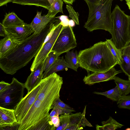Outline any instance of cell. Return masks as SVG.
I'll list each match as a JSON object with an SVG mask.
<instances>
[{"mask_svg": "<svg viewBox=\"0 0 130 130\" xmlns=\"http://www.w3.org/2000/svg\"><path fill=\"white\" fill-rule=\"evenodd\" d=\"M123 0H120V1H122Z\"/></svg>", "mask_w": 130, "mask_h": 130, "instance_id": "obj_45", "label": "cell"}, {"mask_svg": "<svg viewBox=\"0 0 130 130\" xmlns=\"http://www.w3.org/2000/svg\"><path fill=\"white\" fill-rule=\"evenodd\" d=\"M78 58L79 67L88 72H105L118 64L106 41H100L80 51Z\"/></svg>", "mask_w": 130, "mask_h": 130, "instance_id": "obj_2", "label": "cell"}, {"mask_svg": "<svg viewBox=\"0 0 130 130\" xmlns=\"http://www.w3.org/2000/svg\"><path fill=\"white\" fill-rule=\"evenodd\" d=\"M55 18L59 19L61 21V24L64 26H69V20L68 17L65 15H61L55 17Z\"/></svg>", "mask_w": 130, "mask_h": 130, "instance_id": "obj_34", "label": "cell"}, {"mask_svg": "<svg viewBox=\"0 0 130 130\" xmlns=\"http://www.w3.org/2000/svg\"><path fill=\"white\" fill-rule=\"evenodd\" d=\"M121 52L128 55L130 57V43L122 50ZM128 79L130 81V76L128 77Z\"/></svg>", "mask_w": 130, "mask_h": 130, "instance_id": "obj_36", "label": "cell"}, {"mask_svg": "<svg viewBox=\"0 0 130 130\" xmlns=\"http://www.w3.org/2000/svg\"><path fill=\"white\" fill-rule=\"evenodd\" d=\"M24 84L13 77L11 83L0 91V106L14 109L23 98Z\"/></svg>", "mask_w": 130, "mask_h": 130, "instance_id": "obj_6", "label": "cell"}, {"mask_svg": "<svg viewBox=\"0 0 130 130\" xmlns=\"http://www.w3.org/2000/svg\"><path fill=\"white\" fill-rule=\"evenodd\" d=\"M113 67L108 70L103 72L93 73L85 76L83 80L85 84L89 85L100 82L113 80L116 75L121 73Z\"/></svg>", "mask_w": 130, "mask_h": 130, "instance_id": "obj_13", "label": "cell"}, {"mask_svg": "<svg viewBox=\"0 0 130 130\" xmlns=\"http://www.w3.org/2000/svg\"><path fill=\"white\" fill-rule=\"evenodd\" d=\"M5 27L1 23H0V36L5 37L6 36Z\"/></svg>", "mask_w": 130, "mask_h": 130, "instance_id": "obj_37", "label": "cell"}, {"mask_svg": "<svg viewBox=\"0 0 130 130\" xmlns=\"http://www.w3.org/2000/svg\"><path fill=\"white\" fill-rule=\"evenodd\" d=\"M40 84L41 89L37 99L51 109L55 101L60 98L63 78L54 73L43 78Z\"/></svg>", "mask_w": 130, "mask_h": 130, "instance_id": "obj_5", "label": "cell"}, {"mask_svg": "<svg viewBox=\"0 0 130 130\" xmlns=\"http://www.w3.org/2000/svg\"><path fill=\"white\" fill-rule=\"evenodd\" d=\"M50 3L51 5L53 3L54 0H48Z\"/></svg>", "mask_w": 130, "mask_h": 130, "instance_id": "obj_43", "label": "cell"}, {"mask_svg": "<svg viewBox=\"0 0 130 130\" xmlns=\"http://www.w3.org/2000/svg\"><path fill=\"white\" fill-rule=\"evenodd\" d=\"M40 89L39 83L29 92L27 93L15 108V115L19 124L37 99Z\"/></svg>", "mask_w": 130, "mask_h": 130, "instance_id": "obj_11", "label": "cell"}, {"mask_svg": "<svg viewBox=\"0 0 130 130\" xmlns=\"http://www.w3.org/2000/svg\"><path fill=\"white\" fill-rule=\"evenodd\" d=\"M6 36L13 40L22 42L34 32L30 24L5 27Z\"/></svg>", "mask_w": 130, "mask_h": 130, "instance_id": "obj_12", "label": "cell"}, {"mask_svg": "<svg viewBox=\"0 0 130 130\" xmlns=\"http://www.w3.org/2000/svg\"><path fill=\"white\" fill-rule=\"evenodd\" d=\"M93 93L104 95L114 101H117L121 95L118 88L116 86L114 88L104 92L94 91Z\"/></svg>", "mask_w": 130, "mask_h": 130, "instance_id": "obj_25", "label": "cell"}, {"mask_svg": "<svg viewBox=\"0 0 130 130\" xmlns=\"http://www.w3.org/2000/svg\"><path fill=\"white\" fill-rule=\"evenodd\" d=\"M59 55L55 52L51 51L44 59L43 71L47 70L59 57Z\"/></svg>", "mask_w": 130, "mask_h": 130, "instance_id": "obj_27", "label": "cell"}, {"mask_svg": "<svg viewBox=\"0 0 130 130\" xmlns=\"http://www.w3.org/2000/svg\"><path fill=\"white\" fill-rule=\"evenodd\" d=\"M13 3L23 5H34L43 7L48 11L50 10L51 5L48 0H11Z\"/></svg>", "mask_w": 130, "mask_h": 130, "instance_id": "obj_21", "label": "cell"}, {"mask_svg": "<svg viewBox=\"0 0 130 130\" xmlns=\"http://www.w3.org/2000/svg\"><path fill=\"white\" fill-rule=\"evenodd\" d=\"M129 32L130 33V26H129Z\"/></svg>", "mask_w": 130, "mask_h": 130, "instance_id": "obj_44", "label": "cell"}, {"mask_svg": "<svg viewBox=\"0 0 130 130\" xmlns=\"http://www.w3.org/2000/svg\"><path fill=\"white\" fill-rule=\"evenodd\" d=\"M58 13L48 11L46 15L42 16L41 12H38L30 24L34 32L37 33L41 32Z\"/></svg>", "mask_w": 130, "mask_h": 130, "instance_id": "obj_14", "label": "cell"}, {"mask_svg": "<svg viewBox=\"0 0 130 130\" xmlns=\"http://www.w3.org/2000/svg\"><path fill=\"white\" fill-rule=\"evenodd\" d=\"M53 19L40 33L34 32L11 52L0 58V68L6 74L13 75L26 66L40 50L48 36L59 23Z\"/></svg>", "mask_w": 130, "mask_h": 130, "instance_id": "obj_1", "label": "cell"}, {"mask_svg": "<svg viewBox=\"0 0 130 130\" xmlns=\"http://www.w3.org/2000/svg\"><path fill=\"white\" fill-rule=\"evenodd\" d=\"M63 1L62 0H54L51 5L50 11L51 12H60L63 14L62 7Z\"/></svg>", "mask_w": 130, "mask_h": 130, "instance_id": "obj_31", "label": "cell"}, {"mask_svg": "<svg viewBox=\"0 0 130 130\" xmlns=\"http://www.w3.org/2000/svg\"><path fill=\"white\" fill-rule=\"evenodd\" d=\"M113 26L111 32L112 41L121 51L130 43V16L125 13L118 5L111 12Z\"/></svg>", "mask_w": 130, "mask_h": 130, "instance_id": "obj_4", "label": "cell"}, {"mask_svg": "<svg viewBox=\"0 0 130 130\" xmlns=\"http://www.w3.org/2000/svg\"><path fill=\"white\" fill-rule=\"evenodd\" d=\"M11 0H0V6L6 5L7 3L11 2Z\"/></svg>", "mask_w": 130, "mask_h": 130, "instance_id": "obj_39", "label": "cell"}, {"mask_svg": "<svg viewBox=\"0 0 130 130\" xmlns=\"http://www.w3.org/2000/svg\"><path fill=\"white\" fill-rule=\"evenodd\" d=\"M51 108V109L57 108L61 109L65 112L66 114H70L72 112L75 111L73 108L70 107L61 101L60 98L55 101Z\"/></svg>", "mask_w": 130, "mask_h": 130, "instance_id": "obj_28", "label": "cell"}, {"mask_svg": "<svg viewBox=\"0 0 130 130\" xmlns=\"http://www.w3.org/2000/svg\"><path fill=\"white\" fill-rule=\"evenodd\" d=\"M51 119L56 129L60 125V120L59 116H55L51 117Z\"/></svg>", "mask_w": 130, "mask_h": 130, "instance_id": "obj_35", "label": "cell"}, {"mask_svg": "<svg viewBox=\"0 0 130 130\" xmlns=\"http://www.w3.org/2000/svg\"><path fill=\"white\" fill-rule=\"evenodd\" d=\"M65 112L61 109L59 108H55L53 109L49 114L51 117L55 116H59V115L66 114Z\"/></svg>", "mask_w": 130, "mask_h": 130, "instance_id": "obj_33", "label": "cell"}, {"mask_svg": "<svg viewBox=\"0 0 130 130\" xmlns=\"http://www.w3.org/2000/svg\"><path fill=\"white\" fill-rule=\"evenodd\" d=\"M50 109L37 99L21 122L18 130H30L43 118L49 115Z\"/></svg>", "mask_w": 130, "mask_h": 130, "instance_id": "obj_7", "label": "cell"}, {"mask_svg": "<svg viewBox=\"0 0 130 130\" xmlns=\"http://www.w3.org/2000/svg\"><path fill=\"white\" fill-rule=\"evenodd\" d=\"M56 128L51 120L49 115L43 118L37 124L32 127L30 130H54Z\"/></svg>", "mask_w": 130, "mask_h": 130, "instance_id": "obj_23", "label": "cell"}, {"mask_svg": "<svg viewBox=\"0 0 130 130\" xmlns=\"http://www.w3.org/2000/svg\"><path fill=\"white\" fill-rule=\"evenodd\" d=\"M106 41L111 53L117 60L118 64L120 65L123 61L121 51L115 46L111 39H106Z\"/></svg>", "mask_w": 130, "mask_h": 130, "instance_id": "obj_26", "label": "cell"}, {"mask_svg": "<svg viewBox=\"0 0 130 130\" xmlns=\"http://www.w3.org/2000/svg\"><path fill=\"white\" fill-rule=\"evenodd\" d=\"M86 106L83 112L61 115L59 116L60 125L56 130H78L86 126L92 127L85 117Z\"/></svg>", "mask_w": 130, "mask_h": 130, "instance_id": "obj_8", "label": "cell"}, {"mask_svg": "<svg viewBox=\"0 0 130 130\" xmlns=\"http://www.w3.org/2000/svg\"><path fill=\"white\" fill-rule=\"evenodd\" d=\"M84 0L89 9L84 27L89 32L103 29L111 34L113 26L111 8L113 0Z\"/></svg>", "mask_w": 130, "mask_h": 130, "instance_id": "obj_3", "label": "cell"}, {"mask_svg": "<svg viewBox=\"0 0 130 130\" xmlns=\"http://www.w3.org/2000/svg\"><path fill=\"white\" fill-rule=\"evenodd\" d=\"M64 26L60 22L48 37L40 50L35 57L30 68L31 71H33L51 51L59 35Z\"/></svg>", "mask_w": 130, "mask_h": 130, "instance_id": "obj_10", "label": "cell"}, {"mask_svg": "<svg viewBox=\"0 0 130 130\" xmlns=\"http://www.w3.org/2000/svg\"><path fill=\"white\" fill-rule=\"evenodd\" d=\"M102 126L97 124L96 125V129L99 130H114L121 128L124 126L117 122L111 117L106 121L102 122Z\"/></svg>", "mask_w": 130, "mask_h": 130, "instance_id": "obj_22", "label": "cell"}, {"mask_svg": "<svg viewBox=\"0 0 130 130\" xmlns=\"http://www.w3.org/2000/svg\"><path fill=\"white\" fill-rule=\"evenodd\" d=\"M65 59L68 68L77 71L79 67L78 53L76 51L74 50L66 53Z\"/></svg>", "mask_w": 130, "mask_h": 130, "instance_id": "obj_20", "label": "cell"}, {"mask_svg": "<svg viewBox=\"0 0 130 130\" xmlns=\"http://www.w3.org/2000/svg\"><path fill=\"white\" fill-rule=\"evenodd\" d=\"M118 106L119 108L128 109L130 110V95H121L117 101Z\"/></svg>", "mask_w": 130, "mask_h": 130, "instance_id": "obj_30", "label": "cell"}, {"mask_svg": "<svg viewBox=\"0 0 130 130\" xmlns=\"http://www.w3.org/2000/svg\"><path fill=\"white\" fill-rule=\"evenodd\" d=\"M44 59L35 69L27 77L24 85L29 93L39 84L43 78Z\"/></svg>", "mask_w": 130, "mask_h": 130, "instance_id": "obj_15", "label": "cell"}, {"mask_svg": "<svg viewBox=\"0 0 130 130\" xmlns=\"http://www.w3.org/2000/svg\"><path fill=\"white\" fill-rule=\"evenodd\" d=\"M68 68L63 57H59L50 68L44 71L43 73V78L54 73L64 70H67Z\"/></svg>", "mask_w": 130, "mask_h": 130, "instance_id": "obj_18", "label": "cell"}, {"mask_svg": "<svg viewBox=\"0 0 130 130\" xmlns=\"http://www.w3.org/2000/svg\"><path fill=\"white\" fill-rule=\"evenodd\" d=\"M9 84H10L5 82L3 81H1L0 82V91L2 90Z\"/></svg>", "mask_w": 130, "mask_h": 130, "instance_id": "obj_38", "label": "cell"}, {"mask_svg": "<svg viewBox=\"0 0 130 130\" xmlns=\"http://www.w3.org/2000/svg\"><path fill=\"white\" fill-rule=\"evenodd\" d=\"M114 81L118 88L121 95H127L130 93V81L115 76Z\"/></svg>", "mask_w": 130, "mask_h": 130, "instance_id": "obj_24", "label": "cell"}, {"mask_svg": "<svg viewBox=\"0 0 130 130\" xmlns=\"http://www.w3.org/2000/svg\"><path fill=\"white\" fill-rule=\"evenodd\" d=\"M22 42L14 41L7 36L1 39L0 41V58L9 54Z\"/></svg>", "mask_w": 130, "mask_h": 130, "instance_id": "obj_17", "label": "cell"}, {"mask_svg": "<svg viewBox=\"0 0 130 130\" xmlns=\"http://www.w3.org/2000/svg\"><path fill=\"white\" fill-rule=\"evenodd\" d=\"M65 3L69 5H72L75 0H62Z\"/></svg>", "mask_w": 130, "mask_h": 130, "instance_id": "obj_40", "label": "cell"}, {"mask_svg": "<svg viewBox=\"0 0 130 130\" xmlns=\"http://www.w3.org/2000/svg\"><path fill=\"white\" fill-rule=\"evenodd\" d=\"M123 61L120 65V67L125 75L130 76V57L128 55L122 53Z\"/></svg>", "mask_w": 130, "mask_h": 130, "instance_id": "obj_29", "label": "cell"}, {"mask_svg": "<svg viewBox=\"0 0 130 130\" xmlns=\"http://www.w3.org/2000/svg\"><path fill=\"white\" fill-rule=\"evenodd\" d=\"M66 8L69 12V17L72 19L77 25H79V14L78 12H76L73 7L70 5H67Z\"/></svg>", "mask_w": 130, "mask_h": 130, "instance_id": "obj_32", "label": "cell"}, {"mask_svg": "<svg viewBox=\"0 0 130 130\" xmlns=\"http://www.w3.org/2000/svg\"><path fill=\"white\" fill-rule=\"evenodd\" d=\"M0 116L1 130L6 128L13 127L19 125L14 109L0 106Z\"/></svg>", "mask_w": 130, "mask_h": 130, "instance_id": "obj_16", "label": "cell"}, {"mask_svg": "<svg viewBox=\"0 0 130 130\" xmlns=\"http://www.w3.org/2000/svg\"><path fill=\"white\" fill-rule=\"evenodd\" d=\"M126 4L128 6V8L130 10V0H125Z\"/></svg>", "mask_w": 130, "mask_h": 130, "instance_id": "obj_42", "label": "cell"}, {"mask_svg": "<svg viewBox=\"0 0 130 130\" xmlns=\"http://www.w3.org/2000/svg\"><path fill=\"white\" fill-rule=\"evenodd\" d=\"M26 24L13 12L6 13L2 23L5 27L22 25Z\"/></svg>", "mask_w": 130, "mask_h": 130, "instance_id": "obj_19", "label": "cell"}, {"mask_svg": "<svg viewBox=\"0 0 130 130\" xmlns=\"http://www.w3.org/2000/svg\"><path fill=\"white\" fill-rule=\"evenodd\" d=\"M75 35L72 27L69 26L63 27L51 51L60 55L77 46Z\"/></svg>", "mask_w": 130, "mask_h": 130, "instance_id": "obj_9", "label": "cell"}, {"mask_svg": "<svg viewBox=\"0 0 130 130\" xmlns=\"http://www.w3.org/2000/svg\"><path fill=\"white\" fill-rule=\"evenodd\" d=\"M75 21L73 19L70 20L69 22V25L72 27L75 25Z\"/></svg>", "mask_w": 130, "mask_h": 130, "instance_id": "obj_41", "label": "cell"}]
</instances>
